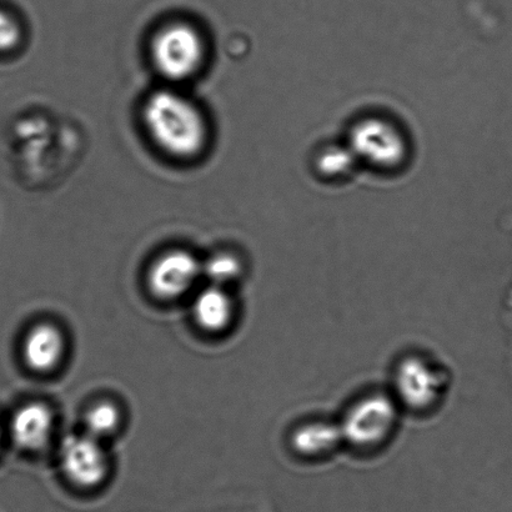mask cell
Segmentation results:
<instances>
[{
  "mask_svg": "<svg viewBox=\"0 0 512 512\" xmlns=\"http://www.w3.org/2000/svg\"><path fill=\"white\" fill-rule=\"evenodd\" d=\"M120 424V414L117 406L112 403L94 405L85 416L87 434L102 441L117 431Z\"/></svg>",
  "mask_w": 512,
  "mask_h": 512,
  "instance_id": "8fae6325",
  "label": "cell"
},
{
  "mask_svg": "<svg viewBox=\"0 0 512 512\" xmlns=\"http://www.w3.org/2000/svg\"><path fill=\"white\" fill-rule=\"evenodd\" d=\"M398 420V406L393 399L370 394L350 406L339 426L344 443L359 451H373L388 443Z\"/></svg>",
  "mask_w": 512,
  "mask_h": 512,
  "instance_id": "3957f363",
  "label": "cell"
},
{
  "mask_svg": "<svg viewBox=\"0 0 512 512\" xmlns=\"http://www.w3.org/2000/svg\"><path fill=\"white\" fill-rule=\"evenodd\" d=\"M143 124L155 147L168 157L190 160L207 147V118L192 99L172 88L159 89L143 105Z\"/></svg>",
  "mask_w": 512,
  "mask_h": 512,
  "instance_id": "6da1fadb",
  "label": "cell"
},
{
  "mask_svg": "<svg viewBox=\"0 0 512 512\" xmlns=\"http://www.w3.org/2000/svg\"><path fill=\"white\" fill-rule=\"evenodd\" d=\"M240 275V263L229 254H217L202 263V276L210 285L220 286L232 283Z\"/></svg>",
  "mask_w": 512,
  "mask_h": 512,
  "instance_id": "7c38bea8",
  "label": "cell"
},
{
  "mask_svg": "<svg viewBox=\"0 0 512 512\" xmlns=\"http://www.w3.org/2000/svg\"><path fill=\"white\" fill-rule=\"evenodd\" d=\"M193 314L204 330L218 333L232 323L234 304L229 294L220 286L209 285L197 295L193 304Z\"/></svg>",
  "mask_w": 512,
  "mask_h": 512,
  "instance_id": "30bf717a",
  "label": "cell"
},
{
  "mask_svg": "<svg viewBox=\"0 0 512 512\" xmlns=\"http://www.w3.org/2000/svg\"><path fill=\"white\" fill-rule=\"evenodd\" d=\"M202 276V263L187 250L174 249L160 255L149 270V288L164 300L178 299L194 288Z\"/></svg>",
  "mask_w": 512,
  "mask_h": 512,
  "instance_id": "8992f818",
  "label": "cell"
},
{
  "mask_svg": "<svg viewBox=\"0 0 512 512\" xmlns=\"http://www.w3.org/2000/svg\"><path fill=\"white\" fill-rule=\"evenodd\" d=\"M22 28L18 19L0 8V54L12 53L22 43Z\"/></svg>",
  "mask_w": 512,
  "mask_h": 512,
  "instance_id": "4fadbf2b",
  "label": "cell"
},
{
  "mask_svg": "<svg viewBox=\"0 0 512 512\" xmlns=\"http://www.w3.org/2000/svg\"><path fill=\"white\" fill-rule=\"evenodd\" d=\"M65 476L83 489L97 488L107 478L109 461L100 440L87 433L65 439L60 449Z\"/></svg>",
  "mask_w": 512,
  "mask_h": 512,
  "instance_id": "5b68a950",
  "label": "cell"
},
{
  "mask_svg": "<svg viewBox=\"0 0 512 512\" xmlns=\"http://www.w3.org/2000/svg\"><path fill=\"white\" fill-rule=\"evenodd\" d=\"M54 419L48 406L32 403L15 411L10 421V435L19 449L42 450L53 434Z\"/></svg>",
  "mask_w": 512,
  "mask_h": 512,
  "instance_id": "52a82bcc",
  "label": "cell"
},
{
  "mask_svg": "<svg viewBox=\"0 0 512 512\" xmlns=\"http://www.w3.org/2000/svg\"><path fill=\"white\" fill-rule=\"evenodd\" d=\"M400 403L414 411L433 409L448 390V375L439 364L424 356H410L395 375Z\"/></svg>",
  "mask_w": 512,
  "mask_h": 512,
  "instance_id": "277c9868",
  "label": "cell"
},
{
  "mask_svg": "<svg viewBox=\"0 0 512 512\" xmlns=\"http://www.w3.org/2000/svg\"><path fill=\"white\" fill-rule=\"evenodd\" d=\"M344 443L340 426L314 421L299 426L291 438V445L296 454L304 459H323L331 455L338 446Z\"/></svg>",
  "mask_w": 512,
  "mask_h": 512,
  "instance_id": "9c48e42d",
  "label": "cell"
},
{
  "mask_svg": "<svg viewBox=\"0 0 512 512\" xmlns=\"http://www.w3.org/2000/svg\"><path fill=\"white\" fill-rule=\"evenodd\" d=\"M0 436H2V430H0Z\"/></svg>",
  "mask_w": 512,
  "mask_h": 512,
  "instance_id": "5bb4252c",
  "label": "cell"
},
{
  "mask_svg": "<svg viewBox=\"0 0 512 512\" xmlns=\"http://www.w3.org/2000/svg\"><path fill=\"white\" fill-rule=\"evenodd\" d=\"M205 42L193 25L174 22L164 25L154 34L150 57L157 72L172 83L192 79L202 69Z\"/></svg>",
  "mask_w": 512,
  "mask_h": 512,
  "instance_id": "7a4b0ae2",
  "label": "cell"
},
{
  "mask_svg": "<svg viewBox=\"0 0 512 512\" xmlns=\"http://www.w3.org/2000/svg\"><path fill=\"white\" fill-rule=\"evenodd\" d=\"M65 341L53 325H37L30 330L23 344L25 363L37 373H49L63 359Z\"/></svg>",
  "mask_w": 512,
  "mask_h": 512,
  "instance_id": "ba28073f",
  "label": "cell"
}]
</instances>
